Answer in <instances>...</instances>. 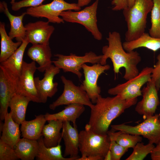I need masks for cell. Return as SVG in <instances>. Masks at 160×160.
<instances>
[{
  "label": "cell",
  "instance_id": "1",
  "mask_svg": "<svg viewBox=\"0 0 160 160\" xmlns=\"http://www.w3.org/2000/svg\"><path fill=\"white\" fill-rule=\"evenodd\" d=\"M137 98L125 100L121 96L103 97H98L96 103L90 108L88 123L85 128L101 134H107L111 122L127 109L135 105Z\"/></svg>",
  "mask_w": 160,
  "mask_h": 160
},
{
  "label": "cell",
  "instance_id": "2",
  "mask_svg": "<svg viewBox=\"0 0 160 160\" xmlns=\"http://www.w3.org/2000/svg\"><path fill=\"white\" fill-rule=\"evenodd\" d=\"M106 39L108 44L102 48L103 55L100 63L103 65H106L107 59H110L115 73H118L121 68H125L123 78L127 81L138 75L139 72L137 65L141 60L139 53L134 50L125 52L120 34L117 32H109Z\"/></svg>",
  "mask_w": 160,
  "mask_h": 160
},
{
  "label": "cell",
  "instance_id": "3",
  "mask_svg": "<svg viewBox=\"0 0 160 160\" xmlns=\"http://www.w3.org/2000/svg\"><path fill=\"white\" fill-rule=\"evenodd\" d=\"M153 5V0H135L131 7L123 10L127 27L125 41L135 40L145 33L147 15Z\"/></svg>",
  "mask_w": 160,
  "mask_h": 160
},
{
  "label": "cell",
  "instance_id": "4",
  "mask_svg": "<svg viewBox=\"0 0 160 160\" xmlns=\"http://www.w3.org/2000/svg\"><path fill=\"white\" fill-rule=\"evenodd\" d=\"M110 144L108 134H98L86 128L79 133V148L82 156H97L103 160Z\"/></svg>",
  "mask_w": 160,
  "mask_h": 160
},
{
  "label": "cell",
  "instance_id": "5",
  "mask_svg": "<svg viewBox=\"0 0 160 160\" xmlns=\"http://www.w3.org/2000/svg\"><path fill=\"white\" fill-rule=\"evenodd\" d=\"M99 0H96L91 5L81 10H67L62 12L60 16L64 21L76 23L84 26L94 38L98 40L102 38V35L97 26V12Z\"/></svg>",
  "mask_w": 160,
  "mask_h": 160
},
{
  "label": "cell",
  "instance_id": "6",
  "mask_svg": "<svg viewBox=\"0 0 160 160\" xmlns=\"http://www.w3.org/2000/svg\"><path fill=\"white\" fill-rule=\"evenodd\" d=\"M81 9L77 3H70L64 0H53L49 3L29 7L25 12L33 17L46 18L49 23L59 24L64 22L60 16L62 12L70 10L77 11Z\"/></svg>",
  "mask_w": 160,
  "mask_h": 160
},
{
  "label": "cell",
  "instance_id": "7",
  "mask_svg": "<svg viewBox=\"0 0 160 160\" xmlns=\"http://www.w3.org/2000/svg\"><path fill=\"white\" fill-rule=\"evenodd\" d=\"M114 130L134 135H142L149 142L157 144L160 142V121L158 114L146 118L142 123L135 126L124 124L111 125Z\"/></svg>",
  "mask_w": 160,
  "mask_h": 160
},
{
  "label": "cell",
  "instance_id": "8",
  "mask_svg": "<svg viewBox=\"0 0 160 160\" xmlns=\"http://www.w3.org/2000/svg\"><path fill=\"white\" fill-rule=\"evenodd\" d=\"M153 68L146 67L134 77L125 83L118 84L109 89L108 93L111 95H119L125 100H130L142 95L141 88L151 80Z\"/></svg>",
  "mask_w": 160,
  "mask_h": 160
},
{
  "label": "cell",
  "instance_id": "9",
  "mask_svg": "<svg viewBox=\"0 0 160 160\" xmlns=\"http://www.w3.org/2000/svg\"><path fill=\"white\" fill-rule=\"evenodd\" d=\"M54 56L57 57L55 60L52 61L55 65L65 72H71L76 74L79 79L82 76L80 70L84 64L87 63L93 64L100 63L102 57V55H97L91 51L82 56L73 53L68 55L56 54Z\"/></svg>",
  "mask_w": 160,
  "mask_h": 160
},
{
  "label": "cell",
  "instance_id": "10",
  "mask_svg": "<svg viewBox=\"0 0 160 160\" xmlns=\"http://www.w3.org/2000/svg\"><path fill=\"white\" fill-rule=\"evenodd\" d=\"M60 78L64 84L63 91L58 98L49 105L50 109L54 110L59 106L73 103L82 104L90 108L92 106L93 103L81 85L76 86L63 76Z\"/></svg>",
  "mask_w": 160,
  "mask_h": 160
},
{
  "label": "cell",
  "instance_id": "11",
  "mask_svg": "<svg viewBox=\"0 0 160 160\" xmlns=\"http://www.w3.org/2000/svg\"><path fill=\"white\" fill-rule=\"evenodd\" d=\"M110 68L109 65H103L100 63L94 64L92 66L85 63L82 66L84 78L81 86L93 104L96 103L101 91L100 87L97 84L98 79L102 74Z\"/></svg>",
  "mask_w": 160,
  "mask_h": 160
},
{
  "label": "cell",
  "instance_id": "12",
  "mask_svg": "<svg viewBox=\"0 0 160 160\" xmlns=\"http://www.w3.org/2000/svg\"><path fill=\"white\" fill-rule=\"evenodd\" d=\"M37 69L36 63H27L23 61L21 73L19 78L16 93L29 98L31 101L41 103L34 81V74Z\"/></svg>",
  "mask_w": 160,
  "mask_h": 160
},
{
  "label": "cell",
  "instance_id": "13",
  "mask_svg": "<svg viewBox=\"0 0 160 160\" xmlns=\"http://www.w3.org/2000/svg\"><path fill=\"white\" fill-rule=\"evenodd\" d=\"M155 84L151 80L141 90L143 98L137 104L135 110L145 119L154 115L160 102Z\"/></svg>",
  "mask_w": 160,
  "mask_h": 160
},
{
  "label": "cell",
  "instance_id": "14",
  "mask_svg": "<svg viewBox=\"0 0 160 160\" xmlns=\"http://www.w3.org/2000/svg\"><path fill=\"white\" fill-rule=\"evenodd\" d=\"M60 69L52 65L45 71L43 78H34L36 87L41 103H45L48 97H52L57 91L58 84L54 82V77L58 74Z\"/></svg>",
  "mask_w": 160,
  "mask_h": 160
},
{
  "label": "cell",
  "instance_id": "15",
  "mask_svg": "<svg viewBox=\"0 0 160 160\" xmlns=\"http://www.w3.org/2000/svg\"><path fill=\"white\" fill-rule=\"evenodd\" d=\"M48 21H38L30 22L25 25V38L33 44H49V40L55 30Z\"/></svg>",
  "mask_w": 160,
  "mask_h": 160
},
{
  "label": "cell",
  "instance_id": "16",
  "mask_svg": "<svg viewBox=\"0 0 160 160\" xmlns=\"http://www.w3.org/2000/svg\"><path fill=\"white\" fill-rule=\"evenodd\" d=\"M18 82L11 78L0 68V119L4 120L8 113L9 102L16 93Z\"/></svg>",
  "mask_w": 160,
  "mask_h": 160
},
{
  "label": "cell",
  "instance_id": "17",
  "mask_svg": "<svg viewBox=\"0 0 160 160\" xmlns=\"http://www.w3.org/2000/svg\"><path fill=\"white\" fill-rule=\"evenodd\" d=\"M29 43L25 38L21 45L10 57L0 63V68L11 78L18 83L22 71L24 52Z\"/></svg>",
  "mask_w": 160,
  "mask_h": 160
},
{
  "label": "cell",
  "instance_id": "18",
  "mask_svg": "<svg viewBox=\"0 0 160 160\" xmlns=\"http://www.w3.org/2000/svg\"><path fill=\"white\" fill-rule=\"evenodd\" d=\"M62 137L64 141L65 149L63 156L74 158L76 160L80 157L79 151V133L76 124L72 126L70 122H63Z\"/></svg>",
  "mask_w": 160,
  "mask_h": 160
},
{
  "label": "cell",
  "instance_id": "19",
  "mask_svg": "<svg viewBox=\"0 0 160 160\" xmlns=\"http://www.w3.org/2000/svg\"><path fill=\"white\" fill-rule=\"evenodd\" d=\"M27 54L33 61L38 63L39 66L37 70L41 72L45 71L52 65L49 44H33L28 49Z\"/></svg>",
  "mask_w": 160,
  "mask_h": 160
},
{
  "label": "cell",
  "instance_id": "20",
  "mask_svg": "<svg viewBox=\"0 0 160 160\" xmlns=\"http://www.w3.org/2000/svg\"><path fill=\"white\" fill-rule=\"evenodd\" d=\"M0 11L4 12L10 22V28L9 36L12 39L15 38L17 41L22 42L26 37V28L23 23L26 12L19 16H15L10 12L5 2H0Z\"/></svg>",
  "mask_w": 160,
  "mask_h": 160
},
{
  "label": "cell",
  "instance_id": "21",
  "mask_svg": "<svg viewBox=\"0 0 160 160\" xmlns=\"http://www.w3.org/2000/svg\"><path fill=\"white\" fill-rule=\"evenodd\" d=\"M46 121L43 114L35 116V118L31 120H25L21 124L22 137L37 140L42 136V130Z\"/></svg>",
  "mask_w": 160,
  "mask_h": 160
},
{
  "label": "cell",
  "instance_id": "22",
  "mask_svg": "<svg viewBox=\"0 0 160 160\" xmlns=\"http://www.w3.org/2000/svg\"><path fill=\"white\" fill-rule=\"evenodd\" d=\"M48 123L45 125L42 131V136L45 145L48 147L57 146L62 139V132L63 122L57 120L47 121Z\"/></svg>",
  "mask_w": 160,
  "mask_h": 160
},
{
  "label": "cell",
  "instance_id": "23",
  "mask_svg": "<svg viewBox=\"0 0 160 160\" xmlns=\"http://www.w3.org/2000/svg\"><path fill=\"white\" fill-rule=\"evenodd\" d=\"M84 105L79 104H70L64 109L57 113L51 114L46 113L44 115L47 121L51 120H59L63 122H71L73 124H76V119L84 112Z\"/></svg>",
  "mask_w": 160,
  "mask_h": 160
},
{
  "label": "cell",
  "instance_id": "24",
  "mask_svg": "<svg viewBox=\"0 0 160 160\" xmlns=\"http://www.w3.org/2000/svg\"><path fill=\"white\" fill-rule=\"evenodd\" d=\"M4 120L0 139L14 149L20 139V124L14 121L10 112L7 114Z\"/></svg>",
  "mask_w": 160,
  "mask_h": 160
},
{
  "label": "cell",
  "instance_id": "25",
  "mask_svg": "<svg viewBox=\"0 0 160 160\" xmlns=\"http://www.w3.org/2000/svg\"><path fill=\"white\" fill-rule=\"evenodd\" d=\"M31 99L20 94L16 93L10 100L9 107L13 119L19 124L25 120L26 111Z\"/></svg>",
  "mask_w": 160,
  "mask_h": 160
},
{
  "label": "cell",
  "instance_id": "26",
  "mask_svg": "<svg viewBox=\"0 0 160 160\" xmlns=\"http://www.w3.org/2000/svg\"><path fill=\"white\" fill-rule=\"evenodd\" d=\"M123 47L127 52L134 50L140 47H145L155 52L160 49V38L151 36L145 33L137 39L122 43Z\"/></svg>",
  "mask_w": 160,
  "mask_h": 160
},
{
  "label": "cell",
  "instance_id": "27",
  "mask_svg": "<svg viewBox=\"0 0 160 160\" xmlns=\"http://www.w3.org/2000/svg\"><path fill=\"white\" fill-rule=\"evenodd\" d=\"M39 148L38 140L23 137L20 139L14 149L19 159L33 160L38 154Z\"/></svg>",
  "mask_w": 160,
  "mask_h": 160
},
{
  "label": "cell",
  "instance_id": "28",
  "mask_svg": "<svg viewBox=\"0 0 160 160\" xmlns=\"http://www.w3.org/2000/svg\"><path fill=\"white\" fill-rule=\"evenodd\" d=\"M38 141L39 148L36 159L38 160H75V159L69 157H64L62 153L61 146L59 144L57 146L47 147L44 144L42 136Z\"/></svg>",
  "mask_w": 160,
  "mask_h": 160
},
{
  "label": "cell",
  "instance_id": "29",
  "mask_svg": "<svg viewBox=\"0 0 160 160\" xmlns=\"http://www.w3.org/2000/svg\"><path fill=\"white\" fill-rule=\"evenodd\" d=\"M0 35L1 41V53L0 62L8 59L17 49L22 44V42H14L6 32L5 24L0 23Z\"/></svg>",
  "mask_w": 160,
  "mask_h": 160
},
{
  "label": "cell",
  "instance_id": "30",
  "mask_svg": "<svg viewBox=\"0 0 160 160\" xmlns=\"http://www.w3.org/2000/svg\"><path fill=\"white\" fill-rule=\"evenodd\" d=\"M107 134L110 138L114 139L118 144L128 148H133L142 140L140 135H132L120 131L117 132L108 131Z\"/></svg>",
  "mask_w": 160,
  "mask_h": 160
},
{
  "label": "cell",
  "instance_id": "31",
  "mask_svg": "<svg viewBox=\"0 0 160 160\" xmlns=\"http://www.w3.org/2000/svg\"><path fill=\"white\" fill-rule=\"evenodd\" d=\"M151 12V26L149 34L151 36L160 38V0H153Z\"/></svg>",
  "mask_w": 160,
  "mask_h": 160
},
{
  "label": "cell",
  "instance_id": "32",
  "mask_svg": "<svg viewBox=\"0 0 160 160\" xmlns=\"http://www.w3.org/2000/svg\"><path fill=\"white\" fill-rule=\"evenodd\" d=\"M154 147L153 144L149 142L146 145L142 142L138 143L133 148L132 153L126 160H143L151 153Z\"/></svg>",
  "mask_w": 160,
  "mask_h": 160
},
{
  "label": "cell",
  "instance_id": "33",
  "mask_svg": "<svg viewBox=\"0 0 160 160\" xmlns=\"http://www.w3.org/2000/svg\"><path fill=\"white\" fill-rule=\"evenodd\" d=\"M19 159L15 149L0 139V160Z\"/></svg>",
  "mask_w": 160,
  "mask_h": 160
},
{
  "label": "cell",
  "instance_id": "34",
  "mask_svg": "<svg viewBox=\"0 0 160 160\" xmlns=\"http://www.w3.org/2000/svg\"><path fill=\"white\" fill-rule=\"evenodd\" d=\"M110 139L111 144L109 150L111 153L112 160H119L128 151L129 148L121 145L114 139L110 138Z\"/></svg>",
  "mask_w": 160,
  "mask_h": 160
},
{
  "label": "cell",
  "instance_id": "35",
  "mask_svg": "<svg viewBox=\"0 0 160 160\" xmlns=\"http://www.w3.org/2000/svg\"><path fill=\"white\" fill-rule=\"evenodd\" d=\"M45 0H22L15 2L11 4V8L14 11H17L25 7H36L42 4Z\"/></svg>",
  "mask_w": 160,
  "mask_h": 160
},
{
  "label": "cell",
  "instance_id": "36",
  "mask_svg": "<svg viewBox=\"0 0 160 160\" xmlns=\"http://www.w3.org/2000/svg\"><path fill=\"white\" fill-rule=\"evenodd\" d=\"M157 61L153 68L151 75V81L155 84L158 91L160 89V54L158 55Z\"/></svg>",
  "mask_w": 160,
  "mask_h": 160
},
{
  "label": "cell",
  "instance_id": "37",
  "mask_svg": "<svg viewBox=\"0 0 160 160\" xmlns=\"http://www.w3.org/2000/svg\"><path fill=\"white\" fill-rule=\"evenodd\" d=\"M113 7L112 10L114 11L123 10L128 7L127 0H111Z\"/></svg>",
  "mask_w": 160,
  "mask_h": 160
},
{
  "label": "cell",
  "instance_id": "38",
  "mask_svg": "<svg viewBox=\"0 0 160 160\" xmlns=\"http://www.w3.org/2000/svg\"><path fill=\"white\" fill-rule=\"evenodd\" d=\"M156 145L150 153L152 160H160V142Z\"/></svg>",
  "mask_w": 160,
  "mask_h": 160
},
{
  "label": "cell",
  "instance_id": "39",
  "mask_svg": "<svg viewBox=\"0 0 160 160\" xmlns=\"http://www.w3.org/2000/svg\"><path fill=\"white\" fill-rule=\"evenodd\" d=\"M102 159L99 157L93 156H82L76 159V160H102Z\"/></svg>",
  "mask_w": 160,
  "mask_h": 160
},
{
  "label": "cell",
  "instance_id": "40",
  "mask_svg": "<svg viewBox=\"0 0 160 160\" xmlns=\"http://www.w3.org/2000/svg\"><path fill=\"white\" fill-rule=\"evenodd\" d=\"M91 0H77V4L80 7H83L87 5L91 1Z\"/></svg>",
  "mask_w": 160,
  "mask_h": 160
},
{
  "label": "cell",
  "instance_id": "41",
  "mask_svg": "<svg viewBox=\"0 0 160 160\" xmlns=\"http://www.w3.org/2000/svg\"><path fill=\"white\" fill-rule=\"evenodd\" d=\"M103 160H112V156L110 150L105 156Z\"/></svg>",
  "mask_w": 160,
  "mask_h": 160
},
{
  "label": "cell",
  "instance_id": "42",
  "mask_svg": "<svg viewBox=\"0 0 160 160\" xmlns=\"http://www.w3.org/2000/svg\"><path fill=\"white\" fill-rule=\"evenodd\" d=\"M128 4V7H131L133 4L135 0H127Z\"/></svg>",
  "mask_w": 160,
  "mask_h": 160
},
{
  "label": "cell",
  "instance_id": "43",
  "mask_svg": "<svg viewBox=\"0 0 160 160\" xmlns=\"http://www.w3.org/2000/svg\"><path fill=\"white\" fill-rule=\"evenodd\" d=\"M16 0H11L10 3L12 4L15 2Z\"/></svg>",
  "mask_w": 160,
  "mask_h": 160
},
{
  "label": "cell",
  "instance_id": "44",
  "mask_svg": "<svg viewBox=\"0 0 160 160\" xmlns=\"http://www.w3.org/2000/svg\"><path fill=\"white\" fill-rule=\"evenodd\" d=\"M158 114H159V121H160V112Z\"/></svg>",
  "mask_w": 160,
  "mask_h": 160
}]
</instances>
